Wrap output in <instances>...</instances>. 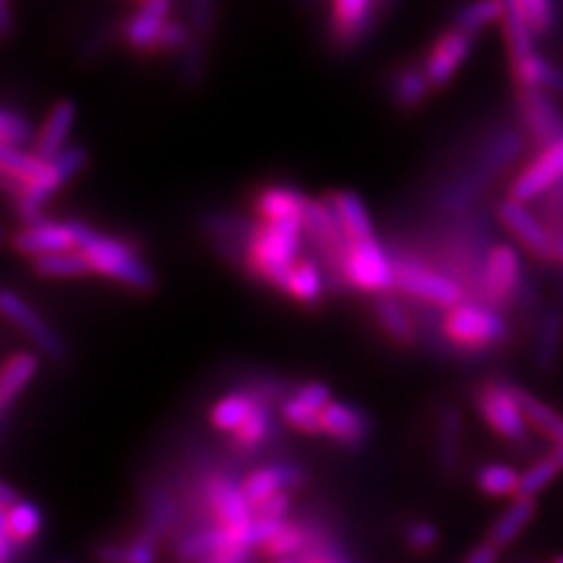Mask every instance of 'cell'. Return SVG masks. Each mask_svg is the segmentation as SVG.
I'll return each mask as SVG.
<instances>
[{
  "label": "cell",
  "mask_w": 563,
  "mask_h": 563,
  "mask_svg": "<svg viewBox=\"0 0 563 563\" xmlns=\"http://www.w3.org/2000/svg\"><path fill=\"white\" fill-rule=\"evenodd\" d=\"M519 10L523 14V20L531 26L536 38H542V35H550L556 26V8L548 0H517Z\"/></svg>",
  "instance_id": "7dc6e473"
},
{
  "label": "cell",
  "mask_w": 563,
  "mask_h": 563,
  "mask_svg": "<svg viewBox=\"0 0 563 563\" xmlns=\"http://www.w3.org/2000/svg\"><path fill=\"white\" fill-rule=\"evenodd\" d=\"M554 261H559L563 266V235L554 238Z\"/></svg>",
  "instance_id": "94428289"
},
{
  "label": "cell",
  "mask_w": 563,
  "mask_h": 563,
  "mask_svg": "<svg viewBox=\"0 0 563 563\" xmlns=\"http://www.w3.org/2000/svg\"><path fill=\"white\" fill-rule=\"evenodd\" d=\"M395 289L411 298H418V301H426L446 310L465 303V289L461 282L439 271L426 268L422 263L395 261Z\"/></svg>",
  "instance_id": "5b68a950"
},
{
  "label": "cell",
  "mask_w": 563,
  "mask_h": 563,
  "mask_svg": "<svg viewBox=\"0 0 563 563\" xmlns=\"http://www.w3.org/2000/svg\"><path fill=\"white\" fill-rule=\"evenodd\" d=\"M308 198L301 196V192L294 188H263L254 207L258 211V217L263 223H279V221H303V211H306Z\"/></svg>",
  "instance_id": "603a6c76"
},
{
  "label": "cell",
  "mask_w": 563,
  "mask_h": 563,
  "mask_svg": "<svg viewBox=\"0 0 563 563\" xmlns=\"http://www.w3.org/2000/svg\"><path fill=\"white\" fill-rule=\"evenodd\" d=\"M563 181V139L542 148L509 186V198L528 205L554 190Z\"/></svg>",
  "instance_id": "8fae6325"
},
{
  "label": "cell",
  "mask_w": 563,
  "mask_h": 563,
  "mask_svg": "<svg viewBox=\"0 0 563 563\" xmlns=\"http://www.w3.org/2000/svg\"><path fill=\"white\" fill-rule=\"evenodd\" d=\"M329 202V207L336 214L343 233L347 238L350 244H360V242H372L376 240L374 233V223L368 211L364 207V200L352 190H333L324 198Z\"/></svg>",
  "instance_id": "ffe728a7"
},
{
  "label": "cell",
  "mask_w": 563,
  "mask_h": 563,
  "mask_svg": "<svg viewBox=\"0 0 563 563\" xmlns=\"http://www.w3.org/2000/svg\"><path fill=\"white\" fill-rule=\"evenodd\" d=\"M200 563H250V552L240 550V548H231V550L209 556V559H205Z\"/></svg>",
  "instance_id": "9f6ffc18"
},
{
  "label": "cell",
  "mask_w": 563,
  "mask_h": 563,
  "mask_svg": "<svg viewBox=\"0 0 563 563\" xmlns=\"http://www.w3.org/2000/svg\"><path fill=\"white\" fill-rule=\"evenodd\" d=\"M85 231L87 225L80 221H41L16 231L12 235V246L14 252L29 256L31 261L49 254L76 252Z\"/></svg>",
  "instance_id": "9c48e42d"
},
{
  "label": "cell",
  "mask_w": 563,
  "mask_h": 563,
  "mask_svg": "<svg viewBox=\"0 0 563 563\" xmlns=\"http://www.w3.org/2000/svg\"><path fill=\"white\" fill-rule=\"evenodd\" d=\"M523 285L521 256L512 244H496L484 258L482 298L490 308L512 303Z\"/></svg>",
  "instance_id": "ba28073f"
},
{
  "label": "cell",
  "mask_w": 563,
  "mask_h": 563,
  "mask_svg": "<svg viewBox=\"0 0 563 563\" xmlns=\"http://www.w3.org/2000/svg\"><path fill=\"white\" fill-rule=\"evenodd\" d=\"M41 368V360L33 352H16L0 372V411L8 413L12 401L24 393V387L35 378Z\"/></svg>",
  "instance_id": "d4e9b609"
},
{
  "label": "cell",
  "mask_w": 563,
  "mask_h": 563,
  "mask_svg": "<svg viewBox=\"0 0 563 563\" xmlns=\"http://www.w3.org/2000/svg\"><path fill=\"white\" fill-rule=\"evenodd\" d=\"M303 233L317 246V252L322 254V258L331 263L333 268H339L341 273L343 258L350 250V242L327 200L308 198V205L303 211Z\"/></svg>",
  "instance_id": "4fadbf2b"
},
{
  "label": "cell",
  "mask_w": 563,
  "mask_h": 563,
  "mask_svg": "<svg viewBox=\"0 0 563 563\" xmlns=\"http://www.w3.org/2000/svg\"><path fill=\"white\" fill-rule=\"evenodd\" d=\"M271 430H273L271 413H268L266 407H263V401H258V407H256V411L250 416V420H246L244 426L233 434V442H235L240 449L256 451V449L271 437Z\"/></svg>",
  "instance_id": "ee69618b"
},
{
  "label": "cell",
  "mask_w": 563,
  "mask_h": 563,
  "mask_svg": "<svg viewBox=\"0 0 563 563\" xmlns=\"http://www.w3.org/2000/svg\"><path fill=\"white\" fill-rule=\"evenodd\" d=\"M277 563H303V561H298V559H287V561H277Z\"/></svg>",
  "instance_id": "6125c7cd"
},
{
  "label": "cell",
  "mask_w": 563,
  "mask_h": 563,
  "mask_svg": "<svg viewBox=\"0 0 563 563\" xmlns=\"http://www.w3.org/2000/svg\"><path fill=\"white\" fill-rule=\"evenodd\" d=\"M378 5L372 0H336L331 5V38L341 47H352L372 31Z\"/></svg>",
  "instance_id": "e0dca14e"
},
{
  "label": "cell",
  "mask_w": 563,
  "mask_h": 563,
  "mask_svg": "<svg viewBox=\"0 0 563 563\" xmlns=\"http://www.w3.org/2000/svg\"><path fill=\"white\" fill-rule=\"evenodd\" d=\"M176 521V505L172 503V498L163 490H151L148 500H146V526L144 533L146 538L161 542Z\"/></svg>",
  "instance_id": "60d3db41"
},
{
  "label": "cell",
  "mask_w": 563,
  "mask_h": 563,
  "mask_svg": "<svg viewBox=\"0 0 563 563\" xmlns=\"http://www.w3.org/2000/svg\"><path fill=\"white\" fill-rule=\"evenodd\" d=\"M78 252L87 258V263H90L92 273L101 277L115 279L120 285H125L141 294H146L155 287L153 271L128 242L101 235L87 225Z\"/></svg>",
  "instance_id": "7a4b0ae2"
},
{
  "label": "cell",
  "mask_w": 563,
  "mask_h": 563,
  "mask_svg": "<svg viewBox=\"0 0 563 563\" xmlns=\"http://www.w3.org/2000/svg\"><path fill=\"white\" fill-rule=\"evenodd\" d=\"M474 45V35L461 31V29H449L434 41L430 55L426 59V76L432 87H444L455 76V70L465 64Z\"/></svg>",
  "instance_id": "2e32d148"
},
{
  "label": "cell",
  "mask_w": 563,
  "mask_h": 563,
  "mask_svg": "<svg viewBox=\"0 0 563 563\" xmlns=\"http://www.w3.org/2000/svg\"><path fill=\"white\" fill-rule=\"evenodd\" d=\"M97 563H157V542L139 533L132 542H103L95 550Z\"/></svg>",
  "instance_id": "d6a6232c"
},
{
  "label": "cell",
  "mask_w": 563,
  "mask_h": 563,
  "mask_svg": "<svg viewBox=\"0 0 563 563\" xmlns=\"http://www.w3.org/2000/svg\"><path fill=\"white\" fill-rule=\"evenodd\" d=\"M76 115H78V109L70 99H62L52 106L38 136L33 141V153L43 157V161H52V157H57L64 148H68L66 141H68L70 128H74L76 122Z\"/></svg>",
  "instance_id": "44dd1931"
},
{
  "label": "cell",
  "mask_w": 563,
  "mask_h": 563,
  "mask_svg": "<svg viewBox=\"0 0 563 563\" xmlns=\"http://www.w3.org/2000/svg\"><path fill=\"white\" fill-rule=\"evenodd\" d=\"M554 563H563V554H561V556H556V559H554Z\"/></svg>",
  "instance_id": "be15d7a7"
},
{
  "label": "cell",
  "mask_w": 563,
  "mask_h": 563,
  "mask_svg": "<svg viewBox=\"0 0 563 563\" xmlns=\"http://www.w3.org/2000/svg\"><path fill=\"white\" fill-rule=\"evenodd\" d=\"M205 498L217 517V526L225 531H242L250 523H254V505L246 498L242 484L233 482L231 477H209L205 486Z\"/></svg>",
  "instance_id": "5bb4252c"
},
{
  "label": "cell",
  "mask_w": 563,
  "mask_h": 563,
  "mask_svg": "<svg viewBox=\"0 0 563 563\" xmlns=\"http://www.w3.org/2000/svg\"><path fill=\"white\" fill-rule=\"evenodd\" d=\"M512 76L517 87L563 95V68L540 55H533L531 59L512 66Z\"/></svg>",
  "instance_id": "f1b7e54d"
},
{
  "label": "cell",
  "mask_w": 563,
  "mask_h": 563,
  "mask_svg": "<svg viewBox=\"0 0 563 563\" xmlns=\"http://www.w3.org/2000/svg\"><path fill=\"white\" fill-rule=\"evenodd\" d=\"M322 434L345 446H357L368 434V418L350 404L333 401L322 413Z\"/></svg>",
  "instance_id": "7402d4cb"
},
{
  "label": "cell",
  "mask_w": 563,
  "mask_h": 563,
  "mask_svg": "<svg viewBox=\"0 0 563 563\" xmlns=\"http://www.w3.org/2000/svg\"><path fill=\"white\" fill-rule=\"evenodd\" d=\"M519 482H521V474L512 465H505V463H490L479 467L477 472L479 490L493 498H507V496L517 498Z\"/></svg>",
  "instance_id": "74e56055"
},
{
  "label": "cell",
  "mask_w": 563,
  "mask_h": 563,
  "mask_svg": "<svg viewBox=\"0 0 563 563\" xmlns=\"http://www.w3.org/2000/svg\"><path fill=\"white\" fill-rule=\"evenodd\" d=\"M172 5L167 0H146L141 3L125 24V41L136 52L157 49Z\"/></svg>",
  "instance_id": "d6986e66"
},
{
  "label": "cell",
  "mask_w": 563,
  "mask_h": 563,
  "mask_svg": "<svg viewBox=\"0 0 563 563\" xmlns=\"http://www.w3.org/2000/svg\"><path fill=\"white\" fill-rule=\"evenodd\" d=\"M515 393H517V399L521 404V411L528 420V426L548 437L554 446L561 444L563 442V416L556 409H552L550 404H544L536 395L523 390V387L515 385Z\"/></svg>",
  "instance_id": "f546056e"
},
{
  "label": "cell",
  "mask_w": 563,
  "mask_h": 563,
  "mask_svg": "<svg viewBox=\"0 0 563 563\" xmlns=\"http://www.w3.org/2000/svg\"><path fill=\"white\" fill-rule=\"evenodd\" d=\"M561 474V467L552 461V457H540L533 465H528L526 472L521 474L519 482V493L517 498H528V500H538L540 493L548 488Z\"/></svg>",
  "instance_id": "7bdbcfd3"
},
{
  "label": "cell",
  "mask_w": 563,
  "mask_h": 563,
  "mask_svg": "<svg viewBox=\"0 0 563 563\" xmlns=\"http://www.w3.org/2000/svg\"><path fill=\"white\" fill-rule=\"evenodd\" d=\"M498 554H500V550L493 548V544L486 540L472 550V554L465 559V563H498Z\"/></svg>",
  "instance_id": "11a10c76"
},
{
  "label": "cell",
  "mask_w": 563,
  "mask_h": 563,
  "mask_svg": "<svg viewBox=\"0 0 563 563\" xmlns=\"http://www.w3.org/2000/svg\"><path fill=\"white\" fill-rule=\"evenodd\" d=\"M312 544V533L306 531L303 526L285 521V526L279 528V531L273 536V540L266 544V554L277 559V561H287L294 559L296 554H306Z\"/></svg>",
  "instance_id": "ab89813d"
},
{
  "label": "cell",
  "mask_w": 563,
  "mask_h": 563,
  "mask_svg": "<svg viewBox=\"0 0 563 563\" xmlns=\"http://www.w3.org/2000/svg\"><path fill=\"white\" fill-rule=\"evenodd\" d=\"M505 10L507 3H500V0H484V3L465 5L455 12V29L474 35L490 24H503Z\"/></svg>",
  "instance_id": "b9f144b4"
},
{
  "label": "cell",
  "mask_w": 563,
  "mask_h": 563,
  "mask_svg": "<svg viewBox=\"0 0 563 563\" xmlns=\"http://www.w3.org/2000/svg\"><path fill=\"white\" fill-rule=\"evenodd\" d=\"M430 87L432 85L426 76V68L407 66L395 76L393 95H395V101L401 106V109H416V106H420L422 101L428 99Z\"/></svg>",
  "instance_id": "f35d334b"
},
{
  "label": "cell",
  "mask_w": 563,
  "mask_h": 563,
  "mask_svg": "<svg viewBox=\"0 0 563 563\" xmlns=\"http://www.w3.org/2000/svg\"><path fill=\"white\" fill-rule=\"evenodd\" d=\"M341 277L360 291L366 294H385L395 289V261L385 254L378 240L350 244L343 258Z\"/></svg>",
  "instance_id": "8992f818"
},
{
  "label": "cell",
  "mask_w": 563,
  "mask_h": 563,
  "mask_svg": "<svg viewBox=\"0 0 563 563\" xmlns=\"http://www.w3.org/2000/svg\"><path fill=\"white\" fill-rule=\"evenodd\" d=\"M20 500H22L20 493H14V488H12L10 482L0 484V507H3V512H8V509L14 507Z\"/></svg>",
  "instance_id": "6f0895ef"
},
{
  "label": "cell",
  "mask_w": 563,
  "mask_h": 563,
  "mask_svg": "<svg viewBox=\"0 0 563 563\" xmlns=\"http://www.w3.org/2000/svg\"><path fill=\"white\" fill-rule=\"evenodd\" d=\"M461 439H463V416L457 409H446L439 422V465L451 474L461 457Z\"/></svg>",
  "instance_id": "8d00e7d4"
},
{
  "label": "cell",
  "mask_w": 563,
  "mask_h": 563,
  "mask_svg": "<svg viewBox=\"0 0 563 563\" xmlns=\"http://www.w3.org/2000/svg\"><path fill=\"white\" fill-rule=\"evenodd\" d=\"M231 548H238L231 531H225L221 526H207V528H200V531L188 533L179 544H176V556H179L184 563H200Z\"/></svg>",
  "instance_id": "cb8c5ba5"
},
{
  "label": "cell",
  "mask_w": 563,
  "mask_h": 563,
  "mask_svg": "<svg viewBox=\"0 0 563 563\" xmlns=\"http://www.w3.org/2000/svg\"><path fill=\"white\" fill-rule=\"evenodd\" d=\"M0 526L12 536L16 548H22V544H29L38 538L43 528V512L38 505L22 498L14 507H10L8 512L0 515Z\"/></svg>",
  "instance_id": "4dcf8cb0"
},
{
  "label": "cell",
  "mask_w": 563,
  "mask_h": 563,
  "mask_svg": "<svg viewBox=\"0 0 563 563\" xmlns=\"http://www.w3.org/2000/svg\"><path fill=\"white\" fill-rule=\"evenodd\" d=\"M258 399L254 395H228L223 399H219L214 407L209 411V420L211 426L221 432L235 434L250 416L256 411Z\"/></svg>",
  "instance_id": "1f68e13d"
},
{
  "label": "cell",
  "mask_w": 563,
  "mask_h": 563,
  "mask_svg": "<svg viewBox=\"0 0 563 563\" xmlns=\"http://www.w3.org/2000/svg\"><path fill=\"white\" fill-rule=\"evenodd\" d=\"M407 544L418 554L432 552L439 544V528L426 519L411 521L407 528Z\"/></svg>",
  "instance_id": "c3c4849f"
},
{
  "label": "cell",
  "mask_w": 563,
  "mask_h": 563,
  "mask_svg": "<svg viewBox=\"0 0 563 563\" xmlns=\"http://www.w3.org/2000/svg\"><path fill=\"white\" fill-rule=\"evenodd\" d=\"M87 161H90V155H87V151L82 146H68L64 148L57 157H52V161H47V167L45 172L41 174V179L31 184L20 198H14V205H16V214H20V219L26 223V225H33V223H41L45 221L41 217V209L43 205L55 196V192L66 184L74 179L76 174H80L87 165Z\"/></svg>",
  "instance_id": "277c9868"
},
{
  "label": "cell",
  "mask_w": 563,
  "mask_h": 563,
  "mask_svg": "<svg viewBox=\"0 0 563 563\" xmlns=\"http://www.w3.org/2000/svg\"><path fill=\"white\" fill-rule=\"evenodd\" d=\"M517 103L523 130L540 151L563 139V113L550 92L517 87Z\"/></svg>",
  "instance_id": "30bf717a"
},
{
  "label": "cell",
  "mask_w": 563,
  "mask_h": 563,
  "mask_svg": "<svg viewBox=\"0 0 563 563\" xmlns=\"http://www.w3.org/2000/svg\"><path fill=\"white\" fill-rule=\"evenodd\" d=\"M301 561H303V563H345L333 550L320 548V544H317V540H314V536H312L310 550L301 556Z\"/></svg>",
  "instance_id": "db71d44e"
},
{
  "label": "cell",
  "mask_w": 563,
  "mask_h": 563,
  "mask_svg": "<svg viewBox=\"0 0 563 563\" xmlns=\"http://www.w3.org/2000/svg\"><path fill=\"white\" fill-rule=\"evenodd\" d=\"M282 418L289 428L306 432V434H322V413L310 409L308 404H303L296 395L285 399L282 404Z\"/></svg>",
  "instance_id": "f6af8a7d"
},
{
  "label": "cell",
  "mask_w": 563,
  "mask_h": 563,
  "mask_svg": "<svg viewBox=\"0 0 563 563\" xmlns=\"http://www.w3.org/2000/svg\"><path fill=\"white\" fill-rule=\"evenodd\" d=\"M0 33L3 35H10L12 33V14H10V5L5 3H0Z\"/></svg>",
  "instance_id": "680465c9"
},
{
  "label": "cell",
  "mask_w": 563,
  "mask_h": 563,
  "mask_svg": "<svg viewBox=\"0 0 563 563\" xmlns=\"http://www.w3.org/2000/svg\"><path fill=\"white\" fill-rule=\"evenodd\" d=\"M289 509H291L289 493H277V496L268 498L266 503L256 505L254 515L256 519H263V521H287Z\"/></svg>",
  "instance_id": "681fc988"
},
{
  "label": "cell",
  "mask_w": 563,
  "mask_h": 563,
  "mask_svg": "<svg viewBox=\"0 0 563 563\" xmlns=\"http://www.w3.org/2000/svg\"><path fill=\"white\" fill-rule=\"evenodd\" d=\"M306 484V472L289 463H275L261 470H254L250 477L242 482V488L246 498L256 507L266 503L268 498L277 496V493H287L294 488H301Z\"/></svg>",
  "instance_id": "ac0fdd59"
},
{
  "label": "cell",
  "mask_w": 563,
  "mask_h": 563,
  "mask_svg": "<svg viewBox=\"0 0 563 563\" xmlns=\"http://www.w3.org/2000/svg\"><path fill=\"white\" fill-rule=\"evenodd\" d=\"M322 291H324V279H322L320 268H317L314 263L308 258L298 261L291 277H289V285H287L285 294H289L298 303L314 306L322 298Z\"/></svg>",
  "instance_id": "d590c367"
},
{
  "label": "cell",
  "mask_w": 563,
  "mask_h": 563,
  "mask_svg": "<svg viewBox=\"0 0 563 563\" xmlns=\"http://www.w3.org/2000/svg\"><path fill=\"white\" fill-rule=\"evenodd\" d=\"M442 331L446 341L463 352H486L503 345L509 336L503 314L482 301H465L446 310Z\"/></svg>",
  "instance_id": "3957f363"
},
{
  "label": "cell",
  "mask_w": 563,
  "mask_h": 563,
  "mask_svg": "<svg viewBox=\"0 0 563 563\" xmlns=\"http://www.w3.org/2000/svg\"><path fill=\"white\" fill-rule=\"evenodd\" d=\"M376 317L380 329L399 345H409L416 339V327L409 312L390 296H380L376 301Z\"/></svg>",
  "instance_id": "836d02e7"
},
{
  "label": "cell",
  "mask_w": 563,
  "mask_h": 563,
  "mask_svg": "<svg viewBox=\"0 0 563 563\" xmlns=\"http://www.w3.org/2000/svg\"><path fill=\"white\" fill-rule=\"evenodd\" d=\"M477 411L486 426L496 434H500L505 442H526L528 420L521 411L515 385H507L500 380L482 385L477 393Z\"/></svg>",
  "instance_id": "52a82bcc"
},
{
  "label": "cell",
  "mask_w": 563,
  "mask_h": 563,
  "mask_svg": "<svg viewBox=\"0 0 563 563\" xmlns=\"http://www.w3.org/2000/svg\"><path fill=\"white\" fill-rule=\"evenodd\" d=\"M503 33H505V43H507L509 62H512V66L538 55L536 35H533L531 26H528V22L523 20L517 0H509L507 3L505 16H503Z\"/></svg>",
  "instance_id": "4316f807"
},
{
  "label": "cell",
  "mask_w": 563,
  "mask_h": 563,
  "mask_svg": "<svg viewBox=\"0 0 563 563\" xmlns=\"http://www.w3.org/2000/svg\"><path fill=\"white\" fill-rule=\"evenodd\" d=\"M31 271L47 279H70V277H82L92 273L90 263H87V258L78 250L33 258Z\"/></svg>",
  "instance_id": "e575fe53"
},
{
  "label": "cell",
  "mask_w": 563,
  "mask_h": 563,
  "mask_svg": "<svg viewBox=\"0 0 563 563\" xmlns=\"http://www.w3.org/2000/svg\"><path fill=\"white\" fill-rule=\"evenodd\" d=\"M536 512H538V500L515 498V503L509 505L505 512L496 519V523L490 526L488 542L498 550L509 548V544H512L526 531V528L531 526Z\"/></svg>",
  "instance_id": "484cf974"
},
{
  "label": "cell",
  "mask_w": 563,
  "mask_h": 563,
  "mask_svg": "<svg viewBox=\"0 0 563 563\" xmlns=\"http://www.w3.org/2000/svg\"><path fill=\"white\" fill-rule=\"evenodd\" d=\"M563 347V310L550 308L542 314L536 339V366L542 374H550L561 357Z\"/></svg>",
  "instance_id": "83f0119b"
},
{
  "label": "cell",
  "mask_w": 563,
  "mask_h": 563,
  "mask_svg": "<svg viewBox=\"0 0 563 563\" xmlns=\"http://www.w3.org/2000/svg\"><path fill=\"white\" fill-rule=\"evenodd\" d=\"M31 139V122L22 113H14L10 109L0 111V148H24Z\"/></svg>",
  "instance_id": "bcb514c9"
},
{
  "label": "cell",
  "mask_w": 563,
  "mask_h": 563,
  "mask_svg": "<svg viewBox=\"0 0 563 563\" xmlns=\"http://www.w3.org/2000/svg\"><path fill=\"white\" fill-rule=\"evenodd\" d=\"M188 45H190V33H188L186 24L169 20L163 29L161 43H157V52H176V49H184Z\"/></svg>",
  "instance_id": "f5cc1de1"
},
{
  "label": "cell",
  "mask_w": 563,
  "mask_h": 563,
  "mask_svg": "<svg viewBox=\"0 0 563 563\" xmlns=\"http://www.w3.org/2000/svg\"><path fill=\"white\" fill-rule=\"evenodd\" d=\"M550 457H552V461H554V463L561 467V472H563V442H561V444H556V446L552 449Z\"/></svg>",
  "instance_id": "91938a15"
},
{
  "label": "cell",
  "mask_w": 563,
  "mask_h": 563,
  "mask_svg": "<svg viewBox=\"0 0 563 563\" xmlns=\"http://www.w3.org/2000/svg\"><path fill=\"white\" fill-rule=\"evenodd\" d=\"M498 219L528 254L540 261H554V235L523 202L512 198L503 200L498 205Z\"/></svg>",
  "instance_id": "7c38bea8"
},
{
  "label": "cell",
  "mask_w": 563,
  "mask_h": 563,
  "mask_svg": "<svg viewBox=\"0 0 563 563\" xmlns=\"http://www.w3.org/2000/svg\"><path fill=\"white\" fill-rule=\"evenodd\" d=\"M296 397L301 399L303 404H308L310 409L324 413L331 407V390L324 383H306L303 387H298Z\"/></svg>",
  "instance_id": "816d5d0a"
},
{
  "label": "cell",
  "mask_w": 563,
  "mask_h": 563,
  "mask_svg": "<svg viewBox=\"0 0 563 563\" xmlns=\"http://www.w3.org/2000/svg\"><path fill=\"white\" fill-rule=\"evenodd\" d=\"M301 240L303 221L261 223L254 228L250 252H246L252 273L266 285L285 291L298 263V254H301Z\"/></svg>",
  "instance_id": "6da1fadb"
},
{
  "label": "cell",
  "mask_w": 563,
  "mask_h": 563,
  "mask_svg": "<svg viewBox=\"0 0 563 563\" xmlns=\"http://www.w3.org/2000/svg\"><path fill=\"white\" fill-rule=\"evenodd\" d=\"M0 308H3V314L8 317V320L16 329H22L26 336L45 352L47 357H52V360L66 357V345L62 343V339L47 327L43 317L35 312L22 296H16L12 289H3V294H0Z\"/></svg>",
  "instance_id": "9a60e30c"
},
{
  "label": "cell",
  "mask_w": 563,
  "mask_h": 563,
  "mask_svg": "<svg viewBox=\"0 0 563 563\" xmlns=\"http://www.w3.org/2000/svg\"><path fill=\"white\" fill-rule=\"evenodd\" d=\"M205 70V47L200 41L190 43L184 52V59H181V76L188 85H192L196 80H200Z\"/></svg>",
  "instance_id": "f907efd6"
}]
</instances>
